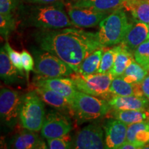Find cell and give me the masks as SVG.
<instances>
[{
    "label": "cell",
    "mask_w": 149,
    "mask_h": 149,
    "mask_svg": "<svg viewBox=\"0 0 149 149\" xmlns=\"http://www.w3.org/2000/svg\"><path fill=\"white\" fill-rule=\"evenodd\" d=\"M41 49L60 58L77 72L81 61L87 56L102 47L97 33L74 28L42 30L35 35Z\"/></svg>",
    "instance_id": "6da1fadb"
},
{
    "label": "cell",
    "mask_w": 149,
    "mask_h": 149,
    "mask_svg": "<svg viewBox=\"0 0 149 149\" xmlns=\"http://www.w3.org/2000/svg\"><path fill=\"white\" fill-rule=\"evenodd\" d=\"M20 14L24 25L28 26L49 30L74 26L61 1L49 4L22 6Z\"/></svg>",
    "instance_id": "7a4b0ae2"
},
{
    "label": "cell",
    "mask_w": 149,
    "mask_h": 149,
    "mask_svg": "<svg viewBox=\"0 0 149 149\" xmlns=\"http://www.w3.org/2000/svg\"><path fill=\"white\" fill-rule=\"evenodd\" d=\"M124 8H118L108 15L100 22L97 37L102 47L113 46L124 40L130 26Z\"/></svg>",
    "instance_id": "3957f363"
},
{
    "label": "cell",
    "mask_w": 149,
    "mask_h": 149,
    "mask_svg": "<svg viewBox=\"0 0 149 149\" xmlns=\"http://www.w3.org/2000/svg\"><path fill=\"white\" fill-rule=\"evenodd\" d=\"M72 114L80 122L97 120L110 113L109 102L77 91L71 104Z\"/></svg>",
    "instance_id": "277c9868"
},
{
    "label": "cell",
    "mask_w": 149,
    "mask_h": 149,
    "mask_svg": "<svg viewBox=\"0 0 149 149\" xmlns=\"http://www.w3.org/2000/svg\"><path fill=\"white\" fill-rule=\"evenodd\" d=\"M43 102L35 91L22 97L19 120L24 128L34 132L42 129L46 116Z\"/></svg>",
    "instance_id": "5b68a950"
},
{
    "label": "cell",
    "mask_w": 149,
    "mask_h": 149,
    "mask_svg": "<svg viewBox=\"0 0 149 149\" xmlns=\"http://www.w3.org/2000/svg\"><path fill=\"white\" fill-rule=\"evenodd\" d=\"M70 76L78 91L91 95L99 97L107 101L113 97L110 92V86L114 77L111 72H97L92 74L73 72Z\"/></svg>",
    "instance_id": "8992f818"
},
{
    "label": "cell",
    "mask_w": 149,
    "mask_h": 149,
    "mask_svg": "<svg viewBox=\"0 0 149 149\" xmlns=\"http://www.w3.org/2000/svg\"><path fill=\"white\" fill-rule=\"evenodd\" d=\"M35 58L34 71L39 75L47 77L69 76L74 72L68 64L58 57L42 49H33Z\"/></svg>",
    "instance_id": "52a82bcc"
},
{
    "label": "cell",
    "mask_w": 149,
    "mask_h": 149,
    "mask_svg": "<svg viewBox=\"0 0 149 149\" xmlns=\"http://www.w3.org/2000/svg\"><path fill=\"white\" fill-rule=\"evenodd\" d=\"M22 97L15 91L1 88L0 92V115L4 124L10 127L15 126L19 118Z\"/></svg>",
    "instance_id": "ba28073f"
},
{
    "label": "cell",
    "mask_w": 149,
    "mask_h": 149,
    "mask_svg": "<svg viewBox=\"0 0 149 149\" xmlns=\"http://www.w3.org/2000/svg\"><path fill=\"white\" fill-rule=\"evenodd\" d=\"M104 135L102 126L97 123H93L78 132L74 141V148L77 149L105 148Z\"/></svg>",
    "instance_id": "9c48e42d"
},
{
    "label": "cell",
    "mask_w": 149,
    "mask_h": 149,
    "mask_svg": "<svg viewBox=\"0 0 149 149\" xmlns=\"http://www.w3.org/2000/svg\"><path fill=\"white\" fill-rule=\"evenodd\" d=\"M72 128L69 120L58 111H51L46 115L41 134L46 139L64 136Z\"/></svg>",
    "instance_id": "30bf717a"
},
{
    "label": "cell",
    "mask_w": 149,
    "mask_h": 149,
    "mask_svg": "<svg viewBox=\"0 0 149 149\" xmlns=\"http://www.w3.org/2000/svg\"><path fill=\"white\" fill-rule=\"evenodd\" d=\"M34 84L36 87L48 88L59 93L68 100L70 105L78 91L70 77H47L40 75L34 79Z\"/></svg>",
    "instance_id": "8fae6325"
},
{
    "label": "cell",
    "mask_w": 149,
    "mask_h": 149,
    "mask_svg": "<svg viewBox=\"0 0 149 149\" xmlns=\"http://www.w3.org/2000/svg\"><path fill=\"white\" fill-rule=\"evenodd\" d=\"M66 10L72 24L78 27L91 28L96 26L110 14L73 5L68 6Z\"/></svg>",
    "instance_id": "7c38bea8"
},
{
    "label": "cell",
    "mask_w": 149,
    "mask_h": 149,
    "mask_svg": "<svg viewBox=\"0 0 149 149\" xmlns=\"http://www.w3.org/2000/svg\"><path fill=\"white\" fill-rule=\"evenodd\" d=\"M105 131V148L117 149L126 141L128 125L125 123L111 118L104 126Z\"/></svg>",
    "instance_id": "4fadbf2b"
},
{
    "label": "cell",
    "mask_w": 149,
    "mask_h": 149,
    "mask_svg": "<svg viewBox=\"0 0 149 149\" xmlns=\"http://www.w3.org/2000/svg\"><path fill=\"white\" fill-rule=\"evenodd\" d=\"M149 39V27L148 24L141 22L134 21L130 24V28L122 44L126 49L134 53L138 46Z\"/></svg>",
    "instance_id": "5bb4252c"
},
{
    "label": "cell",
    "mask_w": 149,
    "mask_h": 149,
    "mask_svg": "<svg viewBox=\"0 0 149 149\" xmlns=\"http://www.w3.org/2000/svg\"><path fill=\"white\" fill-rule=\"evenodd\" d=\"M148 100L145 97L129 95L113 96L108 102L114 110H145Z\"/></svg>",
    "instance_id": "9a60e30c"
},
{
    "label": "cell",
    "mask_w": 149,
    "mask_h": 149,
    "mask_svg": "<svg viewBox=\"0 0 149 149\" xmlns=\"http://www.w3.org/2000/svg\"><path fill=\"white\" fill-rule=\"evenodd\" d=\"M34 131L27 130L19 133L11 141V146L16 149L46 148L45 142Z\"/></svg>",
    "instance_id": "2e32d148"
},
{
    "label": "cell",
    "mask_w": 149,
    "mask_h": 149,
    "mask_svg": "<svg viewBox=\"0 0 149 149\" xmlns=\"http://www.w3.org/2000/svg\"><path fill=\"white\" fill-rule=\"evenodd\" d=\"M35 91L43 101L48 105L54 107L58 111L68 112L69 113L72 114L70 104L64 97L61 95L60 94L54 91L42 88V87H36Z\"/></svg>",
    "instance_id": "e0dca14e"
},
{
    "label": "cell",
    "mask_w": 149,
    "mask_h": 149,
    "mask_svg": "<svg viewBox=\"0 0 149 149\" xmlns=\"http://www.w3.org/2000/svg\"><path fill=\"white\" fill-rule=\"evenodd\" d=\"M110 92L113 96L144 97L141 83H128L122 77L113 78L110 86Z\"/></svg>",
    "instance_id": "ac0fdd59"
},
{
    "label": "cell",
    "mask_w": 149,
    "mask_h": 149,
    "mask_svg": "<svg viewBox=\"0 0 149 149\" xmlns=\"http://www.w3.org/2000/svg\"><path fill=\"white\" fill-rule=\"evenodd\" d=\"M126 141L144 148L149 144V121L128 125Z\"/></svg>",
    "instance_id": "d6986e66"
},
{
    "label": "cell",
    "mask_w": 149,
    "mask_h": 149,
    "mask_svg": "<svg viewBox=\"0 0 149 149\" xmlns=\"http://www.w3.org/2000/svg\"><path fill=\"white\" fill-rule=\"evenodd\" d=\"M125 2L126 0H77L72 5L111 13L118 8H124Z\"/></svg>",
    "instance_id": "ffe728a7"
},
{
    "label": "cell",
    "mask_w": 149,
    "mask_h": 149,
    "mask_svg": "<svg viewBox=\"0 0 149 149\" xmlns=\"http://www.w3.org/2000/svg\"><path fill=\"white\" fill-rule=\"evenodd\" d=\"M109 117L125 123L127 125L149 121V111L145 110H114L110 111Z\"/></svg>",
    "instance_id": "44dd1931"
},
{
    "label": "cell",
    "mask_w": 149,
    "mask_h": 149,
    "mask_svg": "<svg viewBox=\"0 0 149 149\" xmlns=\"http://www.w3.org/2000/svg\"><path fill=\"white\" fill-rule=\"evenodd\" d=\"M115 48L116 50L115 61L110 72L113 77H117L122 75L128 65L135 59L133 53L126 49L122 44H119Z\"/></svg>",
    "instance_id": "7402d4cb"
},
{
    "label": "cell",
    "mask_w": 149,
    "mask_h": 149,
    "mask_svg": "<svg viewBox=\"0 0 149 149\" xmlns=\"http://www.w3.org/2000/svg\"><path fill=\"white\" fill-rule=\"evenodd\" d=\"M124 8L131 13L134 21L149 25V0H126Z\"/></svg>",
    "instance_id": "603a6c76"
},
{
    "label": "cell",
    "mask_w": 149,
    "mask_h": 149,
    "mask_svg": "<svg viewBox=\"0 0 149 149\" xmlns=\"http://www.w3.org/2000/svg\"><path fill=\"white\" fill-rule=\"evenodd\" d=\"M19 71L13 64L4 46L0 51V76L6 84L15 83L18 81Z\"/></svg>",
    "instance_id": "cb8c5ba5"
},
{
    "label": "cell",
    "mask_w": 149,
    "mask_h": 149,
    "mask_svg": "<svg viewBox=\"0 0 149 149\" xmlns=\"http://www.w3.org/2000/svg\"><path fill=\"white\" fill-rule=\"evenodd\" d=\"M103 54L104 48H99L93 51L81 61L77 73L92 74L98 72Z\"/></svg>",
    "instance_id": "d4e9b609"
},
{
    "label": "cell",
    "mask_w": 149,
    "mask_h": 149,
    "mask_svg": "<svg viewBox=\"0 0 149 149\" xmlns=\"http://www.w3.org/2000/svg\"><path fill=\"white\" fill-rule=\"evenodd\" d=\"M148 72L134 59L128 65L121 77L128 83H141Z\"/></svg>",
    "instance_id": "484cf974"
},
{
    "label": "cell",
    "mask_w": 149,
    "mask_h": 149,
    "mask_svg": "<svg viewBox=\"0 0 149 149\" xmlns=\"http://www.w3.org/2000/svg\"><path fill=\"white\" fill-rule=\"evenodd\" d=\"M135 60L149 71V39L141 44L133 53Z\"/></svg>",
    "instance_id": "4316f807"
},
{
    "label": "cell",
    "mask_w": 149,
    "mask_h": 149,
    "mask_svg": "<svg viewBox=\"0 0 149 149\" xmlns=\"http://www.w3.org/2000/svg\"><path fill=\"white\" fill-rule=\"evenodd\" d=\"M115 54H116V50H115V47L104 52L103 55H102L98 72H100V73L110 72L112 68H113V64H114Z\"/></svg>",
    "instance_id": "83f0119b"
},
{
    "label": "cell",
    "mask_w": 149,
    "mask_h": 149,
    "mask_svg": "<svg viewBox=\"0 0 149 149\" xmlns=\"http://www.w3.org/2000/svg\"><path fill=\"white\" fill-rule=\"evenodd\" d=\"M15 22L13 15L0 14V33L4 38H7L14 31Z\"/></svg>",
    "instance_id": "f1b7e54d"
},
{
    "label": "cell",
    "mask_w": 149,
    "mask_h": 149,
    "mask_svg": "<svg viewBox=\"0 0 149 149\" xmlns=\"http://www.w3.org/2000/svg\"><path fill=\"white\" fill-rule=\"evenodd\" d=\"M48 148L51 149H66L71 148V141L68 134L58 138L47 139Z\"/></svg>",
    "instance_id": "f546056e"
},
{
    "label": "cell",
    "mask_w": 149,
    "mask_h": 149,
    "mask_svg": "<svg viewBox=\"0 0 149 149\" xmlns=\"http://www.w3.org/2000/svg\"><path fill=\"white\" fill-rule=\"evenodd\" d=\"M4 48L6 51L7 52V53H8L9 58H10V61H12L13 64L16 67V68L20 72V73L22 74H23L24 68H23V65H22V62L21 54H19L18 52H17L16 51H15L14 49H13L12 47H11L10 45V44H9L8 42H6Z\"/></svg>",
    "instance_id": "4dcf8cb0"
},
{
    "label": "cell",
    "mask_w": 149,
    "mask_h": 149,
    "mask_svg": "<svg viewBox=\"0 0 149 149\" xmlns=\"http://www.w3.org/2000/svg\"><path fill=\"white\" fill-rule=\"evenodd\" d=\"M18 4V0H0V14L13 15Z\"/></svg>",
    "instance_id": "1f68e13d"
},
{
    "label": "cell",
    "mask_w": 149,
    "mask_h": 149,
    "mask_svg": "<svg viewBox=\"0 0 149 149\" xmlns=\"http://www.w3.org/2000/svg\"><path fill=\"white\" fill-rule=\"evenodd\" d=\"M22 56V62L23 65L24 70L26 72L27 77L29 76V73L30 71L33 70V66H34V60H33V57L31 56L26 50H23L21 53Z\"/></svg>",
    "instance_id": "d6a6232c"
},
{
    "label": "cell",
    "mask_w": 149,
    "mask_h": 149,
    "mask_svg": "<svg viewBox=\"0 0 149 149\" xmlns=\"http://www.w3.org/2000/svg\"><path fill=\"white\" fill-rule=\"evenodd\" d=\"M141 86L144 97L149 100V71L144 80L141 81Z\"/></svg>",
    "instance_id": "836d02e7"
},
{
    "label": "cell",
    "mask_w": 149,
    "mask_h": 149,
    "mask_svg": "<svg viewBox=\"0 0 149 149\" xmlns=\"http://www.w3.org/2000/svg\"><path fill=\"white\" fill-rule=\"evenodd\" d=\"M24 1L31 4H49L61 1V0H23Z\"/></svg>",
    "instance_id": "e575fe53"
},
{
    "label": "cell",
    "mask_w": 149,
    "mask_h": 149,
    "mask_svg": "<svg viewBox=\"0 0 149 149\" xmlns=\"http://www.w3.org/2000/svg\"><path fill=\"white\" fill-rule=\"evenodd\" d=\"M141 148L140 147L136 145L133 143L129 142V141H126L122 146L120 147V149H138Z\"/></svg>",
    "instance_id": "d590c367"
},
{
    "label": "cell",
    "mask_w": 149,
    "mask_h": 149,
    "mask_svg": "<svg viewBox=\"0 0 149 149\" xmlns=\"http://www.w3.org/2000/svg\"><path fill=\"white\" fill-rule=\"evenodd\" d=\"M148 27H149V25H148Z\"/></svg>",
    "instance_id": "8d00e7d4"
},
{
    "label": "cell",
    "mask_w": 149,
    "mask_h": 149,
    "mask_svg": "<svg viewBox=\"0 0 149 149\" xmlns=\"http://www.w3.org/2000/svg\"><path fill=\"white\" fill-rule=\"evenodd\" d=\"M148 111H149V110H148Z\"/></svg>",
    "instance_id": "74e56055"
}]
</instances>
